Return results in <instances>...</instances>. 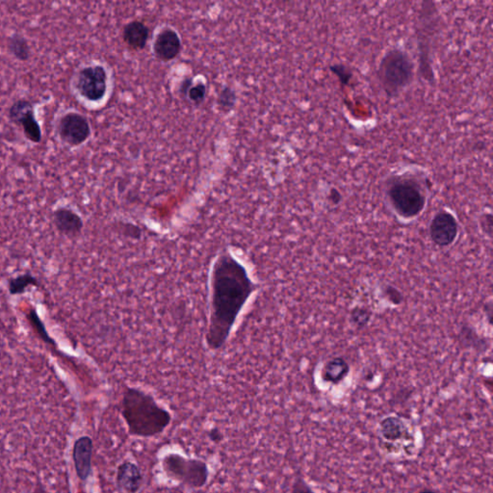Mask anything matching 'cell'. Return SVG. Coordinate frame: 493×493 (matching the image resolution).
Returning <instances> with one entry per match:
<instances>
[{
  "mask_svg": "<svg viewBox=\"0 0 493 493\" xmlns=\"http://www.w3.org/2000/svg\"><path fill=\"white\" fill-rule=\"evenodd\" d=\"M256 286L248 270L224 251L216 257L210 277V313L205 344L212 352L222 350L229 340L238 317L253 296Z\"/></svg>",
  "mask_w": 493,
  "mask_h": 493,
  "instance_id": "cell-1",
  "label": "cell"
},
{
  "mask_svg": "<svg viewBox=\"0 0 493 493\" xmlns=\"http://www.w3.org/2000/svg\"><path fill=\"white\" fill-rule=\"evenodd\" d=\"M121 416L127 432L135 438L161 435L172 423V414L153 395L137 387L126 386L121 403Z\"/></svg>",
  "mask_w": 493,
  "mask_h": 493,
  "instance_id": "cell-2",
  "label": "cell"
},
{
  "mask_svg": "<svg viewBox=\"0 0 493 493\" xmlns=\"http://www.w3.org/2000/svg\"><path fill=\"white\" fill-rule=\"evenodd\" d=\"M416 66L410 54L400 48H392L381 59L378 78L387 97H395L413 81Z\"/></svg>",
  "mask_w": 493,
  "mask_h": 493,
  "instance_id": "cell-3",
  "label": "cell"
},
{
  "mask_svg": "<svg viewBox=\"0 0 493 493\" xmlns=\"http://www.w3.org/2000/svg\"><path fill=\"white\" fill-rule=\"evenodd\" d=\"M161 467L167 478L188 489H202L210 481V467L202 460L169 453L162 457Z\"/></svg>",
  "mask_w": 493,
  "mask_h": 493,
  "instance_id": "cell-4",
  "label": "cell"
},
{
  "mask_svg": "<svg viewBox=\"0 0 493 493\" xmlns=\"http://www.w3.org/2000/svg\"><path fill=\"white\" fill-rule=\"evenodd\" d=\"M387 196L398 215L405 219L418 216L426 204L423 187L419 180L411 175L392 178L387 189Z\"/></svg>",
  "mask_w": 493,
  "mask_h": 493,
  "instance_id": "cell-5",
  "label": "cell"
},
{
  "mask_svg": "<svg viewBox=\"0 0 493 493\" xmlns=\"http://www.w3.org/2000/svg\"><path fill=\"white\" fill-rule=\"evenodd\" d=\"M428 5L429 7L426 6V4H423V7L420 12L417 42H418L420 53V72L425 80L432 81L435 80V77H433L430 62V40H433V34L437 31L438 23H435V21L438 18V10L433 6V4L428 2Z\"/></svg>",
  "mask_w": 493,
  "mask_h": 493,
  "instance_id": "cell-6",
  "label": "cell"
},
{
  "mask_svg": "<svg viewBox=\"0 0 493 493\" xmlns=\"http://www.w3.org/2000/svg\"><path fill=\"white\" fill-rule=\"evenodd\" d=\"M75 91L89 102H99L107 93L108 75L107 70L100 65L83 67L75 75Z\"/></svg>",
  "mask_w": 493,
  "mask_h": 493,
  "instance_id": "cell-7",
  "label": "cell"
},
{
  "mask_svg": "<svg viewBox=\"0 0 493 493\" xmlns=\"http://www.w3.org/2000/svg\"><path fill=\"white\" fill-rule=\"evenodd\" d=\"M56 130L62 142L70 147H80L83 145L92 134L88 119L82 114L74 111L65 113L59 118Z\"/></svg>",
  "mask_w": 493,
  "mask_h": 493,
  "instance_id": "cell-8",
  "label": "cell"
},
{
  "mask_svg": "<svg viewBox=\"0 0 493 493\" xmlns=\"http://www.w3.org/2000/svg\"><path fill=\"white\" fill-rule=\"evenodd\" d=\"M8 118L12 123L21 126L27 141L39 143L42 141L43 132L35 114L34 104L31 100H16L8 110Z\"/></svg>",
  "mask_w": 493,
  "mask_h": 493,
  "instance_id": "cell-9",
  "label": "cell"
},
{
  "mask_svg": "<svg viewBox=\"0 0 493 493\" xmlns=\"http://www.w3.org/2000/svg\"><path fill=\"white\" fill-rule=\"evenodd\" d=\"M459 232V224L453 214L448 211H440L435 214L430 224V238L440 246L451 245Z\"/></svg>",
  "mask_w": 493,
  "mask_h": 493,
  "instance_id": "cell-10",
  "label": "cell"
},
{
  "mask_svg": "<svg viewBox=\"0 0 493 493\" xmlns=\"http://www.w3.org/2000/svg\"><path fill=\"white\" fill-rule=\"evenodd\" d=\"M116 484L124 493H138L142 489L143 475L136 462L124 460L117 467Z\"/></svg>",
  "mask_w": 493,
  "mask_h": 493,
  "instance_id": "cell-11",
  "label": "cell"
},
{
  "mask_svg": "<svg viewBox=\"0 0 493 493\" xmlns=\"http://www.w3.org/2000/svg\"><path fill=\"white\" fill-rule=\"evenodd\" d=\"M153 51L157 58L162 61L177 58L181 51V40L177 32L169 27L162 29L154 40Z\"/></svg>",
  "mask_w": 493,
  "mask_h": 493,
  "instance_id": "cell-12",
  "label": "cell"
},
{
  "mask_svg": "<svg viewBox=\"0 0 493 493\" xmlns=\"http://www.w3.org/2000/svg\"><path fill=\"white\" fill-rule=\"evenodd\" d=\"M74 462L75 471L81 481L88 480L92 473V457H93V440L90 437H81L75 443Z\"/></svg>",
  "mask_w": 493,
  "mask_h": 493,
  "instance_id": "cell-13",
  "label": "cell"
},
{
  "mask_svg": "<svg viewBox=\"0 0 493 493\" xmlns=\"http://www.w3.org/2000/svg\"><path fill=\"white\" fill-rule=\"evenodd\" d=\"M54 226L60 234L67 237H77L82 232L84 224L80 214L67 207H59L53 211Z\"/></svg>",
  "mask_w": 493,
  "mask_h": 493,
  "instance_id": "cell-14",
  "label": "cell"
},
{
  "mask_svg": "<svg viewBox=\"0 0 493 493\" xmlns=\"http://www.w3.org/2000/svg\"><path fill=\"white\" fill-rule=\"evenodd\" d=\"M150 31L145 23L140 21H130L124 28V40L127 47L134 50L145 48L148 40Z\"/></svg>",
  "mask_w": 493,
  "mask_h": 493,
  "instance_id": "cell-15",
  "label": "cell"
},
{
  "mask_svg": "<svg viewBox=\"0 0 493 493\" xmlns=\"http://www.w3.org/2000/svg\"><path fill=\"white\" fill-rule=\"evenodd\" d=\"M380 433L384 440L390 443L407 438L408 430L402 419L397 416H389L381 420Z\"/></svg>",
  "mask_w": 493,
  "mask_h": 493,
  "instance_id": "cell-16",
  "label": "cell"
},
{
  "mask_svg": "<svg viewBox=\"0 0 493 493\" xmlns=\"http://www.w3.org/2000/svg\"><path fill=\"white\" fill-rule=\"evenodd\" d=\"M349 372L350 367L345 360L341 357H335L325 364L321 374L322 379L326 383L337 384L348 376Z\"/></svg>",
  "mask_w": 493,
  "mask_h": 493,
  "instance_id": "cell-17",
  "label": "cell"
},
{
  "mask_svg": "<svg viewBox=\"0 0 493 493\" xmlns=\"http://www.w3.org/2000/svg\"><path fill=\"white\" fill-rule=\"evenodd\" d=\"M7 48L11 55L18 61L26 62L31 59V45L26 38L20 34H13L8 38Z\"/></svg>",
  "mask_w": 493,
  "mask_h": 493,
  "instance_id": "cell-18",
  "label": "cell"
},
{
  "mask_svg": "<svg viewBox=\"0 0 493 493\" xmlns=\"http://www.w3.org/2000/svg\"><path fill=\"white\" fill-rule=\"evenodd\" d=\"M39 286V281L31 273H24V275L11 278L8 281V290L11 295L23 294L29 286Z\"/></svg>",
  "mask_w": 493,
  "mask_h": 493,
  "instance_id": "cell-19",
  "label": "cell"
},
{
  "mask_svg": "<svg viewBox=\"0 0 493 493\" xmlns=\"http://www.w3.org/2000/svg\"><path fill=\"white\" fill-rule=\"evenodd\" d=\"M237 94L229 87H224L218 97V104L221 109L229 111L234 107Z\"/></svg>",
  "mask_w": 493,
  "mask_h": 493,
  "instance_id": "cell-20",
  "label": "cell"
},
{
  "mask_svg": "<svg viewBox=\"0 0 493 493\" xmlns=\"http://www.w3.org/2000/svg\"><path fill=\"white\" fill-rule=\"evenodd\" d=\"M28 319L32 326H33L34 329L36 330L38 335H40V338H42L45 342L55 344V341L51 340L50 335H48L47 330H45L43 322L40 321V317L38 316V314L36 313V310H32V311L28 313Z\"/></svg>",
  "mask_w": 493,
  "mask_h": 493,
  "instance_id": "cell-21",
  "label": "cell"
},
{
  "mask_svg": "<svg viewBox=\"0 0 493 493\" xmlns=\"http://www.w3.org/2000/svg\"><path fill=\"white\" fill-rule=\"evenodd\" d=\"M205 94H207V86L202 82L195 84V85L193 84L187 92L189 99L195 104H202L205 99Z\"/></svg>",
  "mask_w": 493,
  "mask_h": 493,
  "instance_id": "cell-22",
  "label": "cell"
},
{
  "mask_svg": "<svg viewBox=\"0 0 493 493\" xmlns=\"http://www.w3.org/2000/svg\"><path fill=\"white\" fill-rule=\"evenodd\" d=\"M330 72H333L341 84L344 86H348L352 78H353V72L348 67L343 64H335L330 67Z\"/></svg>",
  "mask_w": 493,
  "mask_h": 493,
  "instance_id": "cell-23",
  "label": "cell"
},
{
  "mask_svg": "<svg viewBox=\"0 0 493 493\" xmlns=\"http://www.w3.org/2000/svg\"><path fill=\"white\" fill-rule=\"evenodd\" d=\"M352 321L357 327H362L369 323L371 318V311L364 308H356L352 310Z\"/></svg>",
  "mask_w": 493,
  "mask_h": 493,
  "instance_id": "cell-24",
  "label": "cell"
},
{
  "mask_svg": "<svg viewBox=\"0 0 493 493\" xmlns=\"http://www.w3.org/2000/svg\"><path fill=\"white\" fill-rule=\"evenodd\" d=\"M291 493H315L302 478H297L292 487Z\"/></svg>",
  "mask_w": 493,
  "mask_h": 493,
  "instance_id": "cell-25",
  "label": "cell"
},
{
  "mask_svg": "<svg viewBox=\"0 0 493 493\" xmlns=\"http://www.w3.org/2000/svg\"><path fill=\"white\" fill-rule=\"evenodd\" d=\"M386 294L390 302L395 303V305H399V303L402 302V295H401L400 292L398 291L396 288H394V287H386Z\"/></svg>",
  "mask_w": 493,
  "mask_h": 493,
  "instance_id": "cell-26",
  "label": "cell"
},
{
  "mask_svg": "<svg viewBox=\"0 0 493 493\" xmlns=\"http://www.w3.org/2000/svg\"><path fill=\"white\" fill-rule=\"evenodd\" d=\"M208 438H210V440L212 441V443H219L223 440V435H222L220 430L217 429L210 430V432H208Z\"/></svg>",
  "mask_w": 493,
  "mask_h": 493,
  "instance_id": "cell-27",
  "label": "cell"
},
{
  "mask_svg": "<svg viewBox=\"0 0 493 493\" xmlns=\"http://www.w3.org/2000/svg\"><path fill=\"white\" fill-rule=\"evenodd\" d=\"M329 200L332 202V204L337 205L341 200V195L340 192L335 190V189H332V190L330 192Z\"/></svg>",
  "mask_w": 493,
  "mask_h": 493,
  "instance_id": "cell-28",
  "label": "cell"
},
{
  "mask_svg": "<svg viewBox=\"0 0 493 493\" xmlns=\"http://www.w3.org/2000/svg\"><path fill=\"white\" fill-rule=\"evenodd\" d=\"M192 85H193V82H192L191 80H186L184 81L183 85H181V93L187 94V92H188Z\"/></svg>",
  "mask_w": 493,
  "mask_h": 493,
  "instance_id": "cell-29",
  "label": "cell"
},
{
  "mask_svg": "<svg viewBox=\"0 0 493 493\" xmlns=\"http://www.w3.org/2000/svg\"><path fill=\"white\" fill-rule=\"evenodd\" d=\"M419 493H438L437 492H435V490L433 489H423L421 490Z\"/></svg>",
  "mask_w": 493,
  "mask_h": 493,
  "instance_id": "cell-30",
  "label": "cell"
},
{
  "mask_svg": "<svg viewBox=\"0 0 493 493\" xmlns=\"http://www.w3.org/2000/svg\"><path fill=\"white\" fill-rule=\"evenodd\" d=\"M35 493H48V492H35Z\"/></svg>",
  "mask_w": 493,
  "mask_h": 493,
  "instance_id": "cell-31",
  "label": "cell"
}]
</instances>
